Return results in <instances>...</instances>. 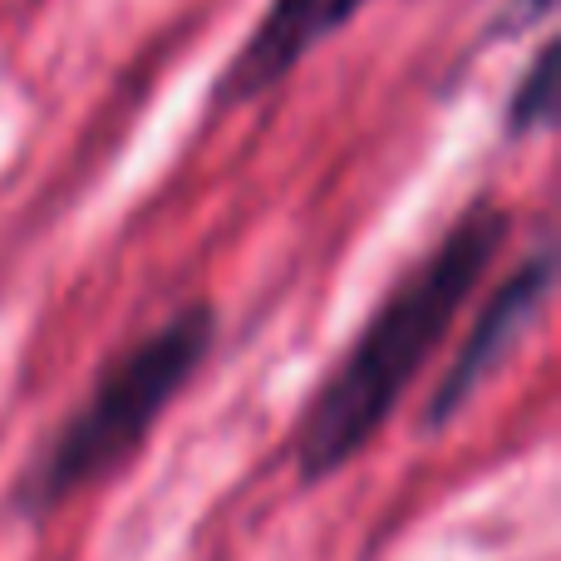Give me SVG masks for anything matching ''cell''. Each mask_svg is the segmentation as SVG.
<instances>
[{"instance_id": "cell-1", "label": "cell", "mask_w": 561, "mask_h": 561, "mask_svg": "<svg viewBox=\"0 0 561 561\" xmlns=\"http://www.w3.org/2000/svg\"><path fill=\"white\" fill-rule=\"evenodd\" d=\"M507 237V217L497 207H473L448 232V242L419 266L365 325L340 369L310 399L296 434V468L300 483L340 473L350 458L365 454V444L394 414L404 385L424 369V359L438 350L444 330L454 325L468 290L493 266L497 247Z\"/></svg>"}, {"instance_id": "cell-2", "label": "cell", "mask_w": 561, "mask_h": 561, "mask_svg": "<svg viewBox=\"0 0 561 561\" xmlns=\"http://www.w3.org/2000/svg\"><path fill=\"white\" fill-rule=\"evenodd\" d=\"M217 316L213 306H187L163 330L134 345L124 359L104 369L94 394L79 404V414L55 434V444L35 458L25 478H20L15 507L25 517H39L49 507L69 503L75 493L94 488L118 463L138 454L148 428L163 419V409L178 399V389L193 379L203 355L213 350Z\"/></svg>"}, {"instance_id": "cell-3", "label": "cell", "mask_w": 561, "mask_h": 561, "mask_svg": "<svg viewBox=\"0 0 561 561\" xmlns=\"http://www.w3.org/2000/svg\"><path fill=\"white\" fill-rule=\"evenodd\" d=\"M547 290H552V252H537L523 272L507 276L503 286L493 290V300H488V310L478 316L473 335L463 340V350H458V359L448 365L444 385H438L434 399H428L424 428H444L448 419L468 404V394H473V389L483 385L497 365H503V355L523 340V330L537 320Z\"/></svg>"}, {"instance_id": "cell-4", "label": "cell", "mask_w": 561, "mask_h": 561, "mask_svg": "<svg viewBox=\"0 0 561 561\" xmlns=\"http://www.w3.org/2000/svg\"><path fill=\"white\" fill-rule=\"evenodd\" d=\"M365 0H276L272 15L256 25L252 45L232 59L222 79V99H252L266 84H276L280 75H290L300 55L310 45H320L325 35H335Z\"/></svg>"}, {"instance_id": "cell-5", "label": "cell", "mask_w": 561, "mask_h": 561, "mask_svg": "<svg viewBox=\"0 0 561 561\" xmlns=\"http://www.w3.org/2000/svg\"><path fill=\"white\" fill-rule=\"evenodd\" d=\"M552 104H557V75H552V49H542L527 75V89L513 99V128H537L552 118Z\"/></svg>"}]
</instances>
